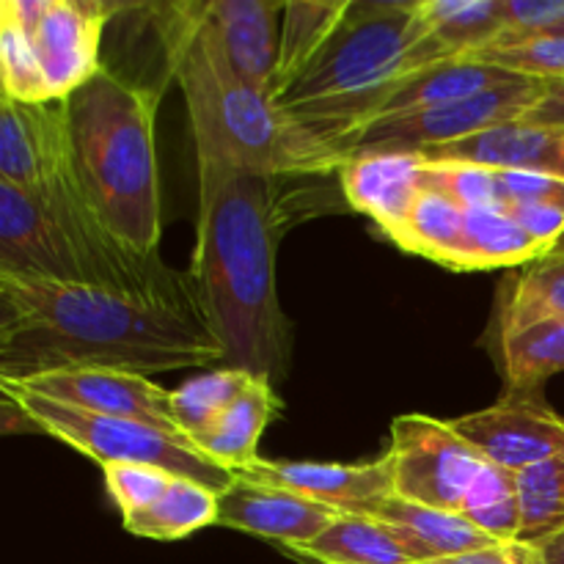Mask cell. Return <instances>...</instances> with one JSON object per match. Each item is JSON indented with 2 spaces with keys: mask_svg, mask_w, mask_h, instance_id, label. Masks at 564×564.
Segmentation results:
<instances>
[{
  "mask_svg": "<svg viewBox=\"0 0 564 564\" xmlns=\"http://www.w3.org/2000/svg\"><path fill=\"white\" fill-rule=\"evenodd\" d=\"M507 213L521 224V229L527 231L538 246L545 248V253H549L564 235V207H556V204H510Z\"/></svg>",
  "mask_w": 564,
  "mask_h": 564,
  "instance_id": "f35d334b",
  "label": "cell"
},
{
  "mask_svg": "<svg viewBox=\"0 0 564 564\" xmlns=\"http://www.w3.org/2000/svg\"><path fill=\"white\" fill-rule=\"evenodd\" d=\"M286 3L264 0H207L204 14L218 33L229 64L259 91H273L279 64V14Z\"/></svg>",
  "mask_w": 564,
  "mask_h": 564,
  "instance_id": "ac0fdd59",
  "label": "cell"
},
{
  "mask_svg": "<svg viewBox=\"0 0 564 564\" xmlns=\"http://www.w3.org/2000/svg\"><path fill=\"white\" fill-rule=\"evenodd\" d=\"M424 187H433V191L449 196L466 213H471V209H507L499 171L482 169V165L430 163L427 160Z\"/></svg>",
  "mask_w": 564,
  "mask_h": 564,
  "instance_id": "836d02e7",
  "label": "cell"
},
{
  "mask_svg": "<svg viewBox=\"0 0 564 564\" xmlns=\"http://www.w3.org/2000/svg\"><path fill=\"white\" fill-rule=\"evenodd\" d=\"M116 11H121V6L99 3V0H50L33 33V47L50 97H72L102 69L99 47H102L105 25Z\"/></svg>",
  "mask_w": 564,
  "mask_h": 564,
  "instance_id": "4fadbf2b",
  "label": "cell"
},
{
  "mask_svg": "<svg viewBox=\"0 0 564 564\" xmlns=\"http://www.w3.org/2000/svg\"><path fill=\"white\" fill-rule=\"evenodd\" d=\"M549 319H564V253H545L518 270L510 290L505 286L496 336Z\"/></svg>",
  "mask_w": 564,
  "mask_h": 564,
  "instance_id": "484cf974",
  "label": "cell"
},
{
  "mask_svg": "<svg viewBox=\"0 0 564 564\" xmlns=\"http://www.w3.org/2000/svg\"><path fill=\"white\" fill-rule=\"evenodd\" d=\"M430 163H468L494 171H543L564 180V132L529 121H507L466 141L424 149Z\"/></svg>",
  "mask_w": 564,
  "mask_h": 564,
  "instance_id": "e0dca14e",
  "label": "cell"
},
{
  "mask_svg": "<svg viewBox=\"0 0 564 564\" xmlns=\"http://www.w3.org/2000/svg\"><path fill=\"white\" fill-rule=\"evenodd\" d=\"M17 386L39 397H47V400L64 402V405L102 413V416L132 419V422L163 430L174 438L191 441L176 422L171 391L149 380L147 375L116 372V369H80V372L42 375V378Z\"/></svg>",
  "mask_w": 564,
  "mask_h": 564,
  "instance_id": "8fae6325",
  "label": "cell"
},
{
  "mask_svg": "<svg viewBox=\"0 0 564 564\" xmlns=\"http://www.w3.org/2000/svg\"><path fill=\"white\" fill-rule=\"evenodd\" d=\"M529 80L501 66L485 64L474 58H446L438 64L422 66L397 83L394 94L383 105L378 119L389 116L422 113V110L441 108V105L457 102V99L474 97V94L490 91L496 86H510V83Z\"/></svg>",
  "mask_w": 564,
  "mask_h": 564,
  "instance_id": "ffe728a7",
  "label": "cell"
},
{
  "mask_svg": "<svg viewBox=\"0 0 564 564\" xmlns=\"http://www.w3.org/2000/svg\"><path fill=\"white\" fill-rule=\"evenodd\" d=\"M523 121L564 132V77L562 80H545L543 97L523 116Z\"/></svg>",
  "mask_w": 564,
  "mask_h": 564,
  "instance_id": "60d3db41",
  "label": "cell"
},
{
  "mask_svg": "<svg viewBox=\"0 0 564 564\" xmlns=\"http://www.w3.org/2000/svg\"><path fill=\"white\" fill-rule=\"evenodd\" d=\"M339 516L345 512L237 474L235 485L218 496L215 527L257 534L295 551L317 540Z\"/></svg>",
  "mask_w": 564,
  "mask_h": 564,
  "instance_id": "5bb4252c",
  "label": "cell"
},
{
  "mask_svg": "<svg viewBox=\"0 0 564 564\" xmlns=\"http://www.w3.org/2000/svg\"><path fill=\"white\" fill-rule=\"evenodd\" d=\"M416 17L446 58H468L507 31L505 0H416Z\"/></svg>",
  "mask_w": 564,
  "mask_h": 564,
  "instance_id": "7402d4cb",
  "label": "cell"
},
{
  "mask_svg": "<svg viewBox=\"0 0 564 564\" xmlns=\"http://www.w3.org/2000/svg\"><path fill=\"white\" fill-rule=\"evenodd\" d=\"M449 424L485 463L512 474L564 455V416L543 400V391L507 389L496 405L449 419Z\"/></svg>",
  "mask_w": 564,
  "mask_h": 564,
  "instance_id": "30bf717a",
  "label": "cell"
},
{
  "mask_svg": "<svg viewBox=\"0 0 564 564\" xmlns=\"http://www.w3.org/2000/svg\"><path fill=\"white\" fill-rule=\"evenodd\" d=\"M474 61L501 66L534 80L564 77V33H534V36H501L490 47L468 55Z\"/></svg>",
  "mask_w": 564,
  "mask_h": 564,
  "instance_id": "d6a6232c",
  "label": "cell"
},
{
  "mask_svg": "<svg viewBox=\"0 0 564 564\" xmlns=\"http://www.w3.org/2000/svg\"><path fill=\"white\" fill-rule=\"evenodd\" d=\"M405 251L463 270L466 264V209L444 193L424 187L413 202L405 224L391 235Z\"/></svg>",
  "mask_w": 564,
  "mask_h": 564,
  "instance_id": "cb8c5ba5",
  "label": "cell"
},
{
  "mask_svg": "<svg viewBox=\"0 0 564 564\" xmlns=\"http://www.w3.org/2000/svg\"><path fill=\"white\" fill-rule=\"evenodd\" d=\"M534 551H538L540 562L543 564H564V529L562 532L551 534V538H545L543 543L532 545Z\"/></svg>",
  "mask_w": 564,
  "mask_h": 564,
  "instance_id": "b9f144b4",
  "label": "cell"
},
{
  "mask_svg": "<svg viewBox=\"0 0 564 564\" xmlns=\"http://www.w3.org/2000/svg\"><path fill=\"white\" fill-rule=\"evenodd\" d=\"M460 516L496 543H518L521 534V499L516 474L485 463L463 499Z\"/></svg>",
  "mask_w": 564,
  "mask_h": 564,
  "instance_id": "f546056e",
  "label": "cell"
},
{
  "mask_svg": "<svg viewBox=\"0 0 564 564\" xmlns=\"http://www.w3.org/2000/svg\"><path fill=\"white\" fill-rule=\"evenodd\" d=\"M0 69H3V97L17 102L53 99L33 39L3 17H0Z\"/></svg>",
  "mask_w": 564,
  "mask_h": 564,
  "instance_id": "e575fe53",
  "label": "cell"
},
{
  "mask_svg": "<svg viewBox=\"0 0 564 564\" xmlns=\"http://www.w3.org/2000/svg\"><path fill=\"white\" fill-rule=\"evenodd\" d=\"M253 378L257 375L242 372V369L220 367L185 380L180 389L171 391L176 422H180L182 433L191 441L198 433H204L251 386Z\"/></svg>",
  "mask_w": 564,
  "mask_h": 564,
  "instance_id": "1f68e13d",
  "label": "cell"
},
{
  "mask_svg": "<svg viewBox=\"0 0 564 564\" xmlns=\"http://www.w3.org/2000/svg\"><path fill=\"white\" fill-rule=\"evenodd\" d=\"M394 474V496L435 510L460 512L466 490L485 468L482 455L449 422L408 413L391 422L386 449Z\"/></svg>",
  "mask_w": 564,
  "mask_h": 564,
  "instance_id": "ba28073f",
  "label": "cell"
},
{
  "mask_svg": "<svg viewBox=\"0 0 564 564\" xmlns=\"http://www.w3.org/2000/svg\"><path fill=\"white\" fill-rule=\"evenodd\" d=\"M218 523V494L193 479L174 477L169 490L141 516L124 518V529L135 538L182 540Z\"/></svg>",
  "mask_w": 564,
  "mask_h": 564,
  "instance_id": "83f0119b",
  "label": "cell"
},
{
  "mask_svg": "<svg viewBox=\"0 0 564 564\" xmlns=\"http://www.w3.org/2000/svg\"><path fill=\"white\" fill-rule=\"evenodd\" d=\"M424 165L427 160L422 154L402 149L352 152L339 169L347 207L372 218L383 235L391 237L405 224L413 202L424 191Z\"/></svg>",
  "mask_w": 564,
  "mask_h": 564,
  "instance_id": "9a60e30c",
  "label": "cell"
},
{
  "mask_svg": "<svg viewBox=\"0 0 564 564\" xmlns=\"http://www.w3.org/2000/svg\"><path fill=\"white\" fill-rule=\"evenodd\" d=\"M551 33H564V20H562V22H560V25H556V28H554V31H551Z\"/></svg>",
  "mask_w": 564,
  "mask_h": 564,
  "instance_id": "ee69618b",
  "label": "cell"
},
{
  "mask_svg": "<svg viewBox=\"0 0 564 564\" xmlns=\"http://www.w3.org/2000/svg\"><path fill=\"white\" fill-rule=\"evenodd\" d=\"M501 191L507 196V207L510 204H556L564 207V180L554 174H543V171H499Z\"/></svg>",
  "mask_w": 564,
  "mask_h": 564,
  "instance_id": "8d00e7d4",
  "label": "cell"
},
{
  "mask_svg": "<svg viewBox=\"0 0 564 564\" xmlns=\"http://www.w3.org/2000/svg\"><path fill=\"white\" fill-rule=\"evenodd\" d=\"M154 14L169 72L185 94L196 154H215L284 180L330 174L273 97L237 75L204 3L158 6Z\"/></svg>",
  "mask_w": 564,
  "mask_h": 564,
  "instance_id": "5b68a950",
  "label": "cell"
},
{
  "mask_svg": "<svg viewBox=\"0 0 564 564\" xmlns=\"http://www.w3.org/2000/svg\"><path fill=\"white\" fill-rule=\"evenodd\" d=\"M549 253H564V235L560 237V242H556V246L554 248H551V251Z\"/></svg>",
  "mask_w": 564,
  "mask_h": 564,
  "instance_id": "7bdbcfd3",
  "label": "cell"
},
{
  "mask_svg": "<svg viewBox=\"0 0 564 564\" xmlns=\"http://www.w3.org/2000/svg\"><path fill=\"white\" fill-rule=\"evenodd\" d=\"M356 516H369L389 523L416 562H433L499 545L488 534L479 532L477 527H471L460 512L413 505L400 496H386V499L372 501Z\"/></svg>",
  "mask_w": 564,
  "mask_h": 564,
  "instance_id": "d6986e66",
  "label": "cell"
},
{
  "mask_svg": "<svg viewBox=\"0 0 564 564\" xmlns=\"http://www.w3.org/2000/svg\"><path fill=\"white\" fill-rule=\"evenodd\" d=\"M543 91L545 80L529 77V80L496 86L490 91L474 94V97L457 99V102L441 105V108L422 110V113L375 119L372 124L364 127L352 152H367V149L424 152V149L466 141V138L490 130V127L523 119L538 105Z\"/></svg>",
  "mask_w": 564,
  "mask_h": 564,
  "instance_id": "9c48e42d",
  "label": "cell"
},
{
  "mask_svg": "<svg viewBox=\"0 0 564 564\" xmlns=\"http://www.w3.org/2000/svg\"><path fill=\"white\" fill-rule=\"evenodd\" d=\"M505 36L551 33L564 20V0H505Z\"/></svg>",
  "mask_w": 564,
  "mask_h": 564,
  "instance_id": "74e56055",
  "label": "cell"
},
{
  "mask_svg": "<svg viewBox=\"0 0 564 564\" xmlns=\"http://www.w3.org/2000/svg\"><path fill=\"white\" fill-rule=\"evenodd\" d=\"M240 477L273 485L290 494L334 507L339 512H361L372 501L394 496V474L389 457L375 463H286L259 457Z\"/></svg>",
  "mask_w": 564,
  "mask_h": 564,
  "instance_id": "2e32d148",
  "label": "cell"
},
{
  "mask_svg": "<svg viewBox=\"0 0 564 564\" xmlns=\"http://www.w3.org/2000/svg\"><path fill=\"white\" fill-rule=\"evenodd\" d=\"M281 413V397L268 378H253L251 386L193 438L196 449L229 471L242 474L259 460V438Z\"/></svg>",
  "mask_w": 564,
  "mask_h": 564,
  "instance_id": "44dd1931",
  "label": "cell"
},
{
  "mask_svg": "<svg viewBox=\"0 0 564 564\" xmlns=\"http://www.w3.org/2000/svg\"><path fill=\"white\" fill-rule=\"evenodd\" d=\"M158 94L102 66L66 97L72 160L99 218L127 246L158 253L160 174L154 152Z\"/></svg>",
  "mask_w": 564,
  "mask_h": 564,
  "instance_id": "8992f818",
  "label": "cell"
},
{
  "mask_svg": "<svg viewBox=\"0 0 564 564\" xmlns=\"http://www.w3.org/2000/svg\"><path fill=\"white\" fill-rule=\"evenodd\" d=\"M0 394L14 402L39 433L64 441L66 446L83 452L102 468L113 466V463L154 466L174 477L193 479L218 496L226 494L237 479L235 471L202 455L193 441L174 438L149 424L64 405V402L39 397L9 380H0Z\"/></svg>",
  "mask_w": 564,
  "mask_h": 564,
  "instance_id": "52a82bcc",
  "label": "cell"
},
{
  "mask_svg": "<svg viewBox=\"0 0 564 564\" xmlns=\"http://www.w3.org/2000/svg\"><path fill=\"white\" fill-rule=\"evenodd\" d=\"M521 499L518 543L538 545L564 529V455L516 474Z\"/></svg>",
  "mask_w": 564,
  "mask_h": 564,
  "instance_id": "4dcf8cb0",
  "label": "cell"
},
{
  "mask_svg": "<svg viewBox=\"0 0 564 564\" xmlns=\"http://www.w3.org/2000/svg\"><path fill=\"white\" fill-rule=\"evenodd\" d=\"M545 257L507 209H471L466 213V264L463 270L527 268Z\"/></svg>",
  "mask_w": 564,
  "mask_h": 564,
  "instance_id": "f1b7e54d",
  "label": "cell"
},
{
  "mask_svg": "<svg viewBox=\"0 0 564 564\" xmlns=\"http://www.w3.org/2000/svg\"><path fill=\"white\" fill-rule=\"evenodd\" d=\"M102 474L110 499L121 510V521L147 512L174 479V474L163 468L135 466V463H113V466H105Z\"/></svg>",
  "mask_w": 564,
  "mask_h": 564,
  "instance_id": "d590c367",
  "label": "cell"
},
{
  "mask_svg": "<svg viewBox=\"0 0 564 564\" xmlns=\"http://www.w3.org/2000/svg\"><path fill=\"white\" fill-rule=\"evenodd\" d=\"M419 564H543L538 551L523 543H499L490 549L468 551V554L444 556V560L419 562Z\"/></svg>",
  "mask_w": 564,
  "mask_h": 564,
  "instance_id": "ab89813d",
  "label": "cell"
},
{
  "mask_svg": "<svg viewBox=\"0 0 564 564\" xmlns=\"http://www.w3.org/2000/svg\"><path fill=\"white\" fill-rule=\"evenodd\" d=\"M209 364L224 367V347L202 306L0 275V380L80 369L163 375Z\"/></svg>",
  "mask_w": 564,
  "mask_h": 564,
  "instance_id": "6da1fadb",
  "label": "cell"
},
{
  "mask_svg": "<svg viewBox=\"0 0 564 564\" xmlns=\"http://www.w3.org/2000/svg\"><path fill=\"white\" fill-rule=\"evenodd\" d=\"M0 275L86 284L80 259L61 226L31 193L6 180H0Z\"/></svg>",
  "mask_w": 564,
  "mask_h": 564,
  "instance_id": "7c38bea8",
  "label": "cell"
},
{
  "mask_svg": "<svg viewBox=\"0 0 564 564\" xmlns=\"http://www.w3.org/2000/svg\"><path fill=\"white\" fill-rule=\"evenodd\" d=\"M0 180L31 193L61 226L88 286L202 306L191 273L171 270L160 253L127 246L99 218L72 160L66 99H0Z\"/></svg>",
  "mask_w": 564,
  "mask_h": 564,
  "instance_id": "277c9868",
  "label": "cell"
},
{
  "mask_svg": "<svg viewBox=\"0 0 564 564\" xmlns=\"http://www.w3.org/2000/svg\"><path fill=\"white\" fill-rule=\"evenodd\" d=\"M295 554L319 564H419L389 523L345 512Z\"/></svg>",
  "mask_w": 564,
  "mask_h": 564,
  "instance_id": "d4e9b609",
  "label": "cell"
},
{
  "mask_svg": "<svg viewBox=\"0 0 564 564\" xmlns=\"http://www.w3.org/2000/svg\"><path fill=\"white\" fill-rule=\"evenodd\" d=\"M347 9H350V0H328V3H319V0H290L284 6L279 64H275L273 91H270L273 102L317 61L325 44L339 31Z\"/></svg>",
  "mask_w": 564,
  "mask_h": 564,
  "instance_id": "603a6c76",
  "label": "cell"
},
{
  "mask_svg": "<svg viewBox=\"0 0 564 564\" xmlns=\"http://www.w3.org/2000/svg\"><path fill=\"white\" fill-rule=\"evenodd\" d=\"M196 257L187 270L224 367L268 380L286 378L292 330L275 290V248L286 229L279 185L215 154H196Z\"/></svg>",
  "mask_w": 564,
  "mask_h": 564,
  "instance_id": "7a4b0ae2",
  "label": "cell"
},
{
  "mask_svg": "<svg viewBox=\"0 0 564 564\" xmlns=\"http://www.w3.org/2000/svg\"><path fill=\"white\" fill-rule=\"evenodd\" d=\"M438 61L446 55L419 25L416 0H350L339 31L275 99V108L339 174L364 127L378 119L397 83Z\"/></svg>",
  "mask_w": 564,
  "mask_h": 564,
  "instance_id": "3957f363",
  "label": "cell"
},
{
  "mask_svg": "<svg viewBox=\"0 0 564 564\" xmlns=\"http://www.w3.org/2000/svg\"><path fill=\"white\" fill-rule=\"evenodd\" d=\"M499 364L510 391H543V383L564 372V319L499 334Z\"/></svg>",
  "mask_w": 564,
  "mask_h": 564,
  "instance_id": "4316f807",
  "label": "cell"
}]
</instances>
